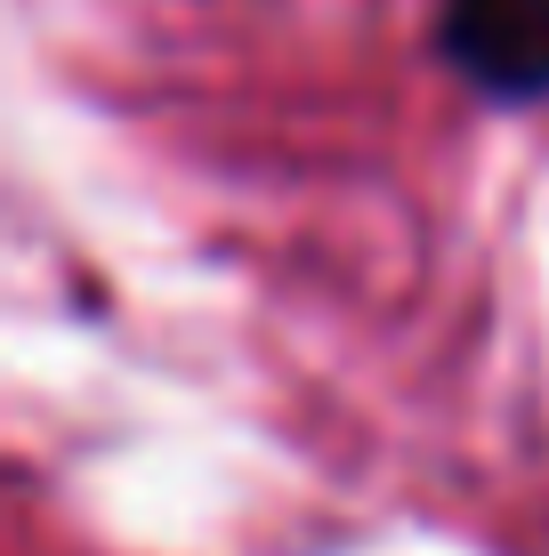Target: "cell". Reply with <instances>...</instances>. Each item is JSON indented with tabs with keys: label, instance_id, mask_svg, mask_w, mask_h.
Returning a JSON list of instances; mask_svg holds the SVG:
<instances>
[{
	"label": "cell",
	"instance_id": "6da1fadb",
	"mask_svg": "<svg viewBox=\"0 0 549 556\" xmlns=\"http://www.w3.org/2000/svg\"><path fill=\"white\" fill-rule=\"evenodd\" d=\"M437 56L485 105H549V0H437Z\"/></svg>",
	"mask_w": 549,
	"mask_h": 556
}]
</instances>
